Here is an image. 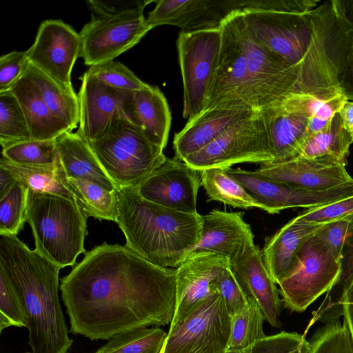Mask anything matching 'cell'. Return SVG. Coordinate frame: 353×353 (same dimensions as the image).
I'll use <instances>...</instances> for the list:
<instances>
[{"mask_svg":"<svg viewBox=\"0 0 353 353\" xmlns=\"http://www.w3.org/2000/svg\"><path fill=\"white\" fill-rule=\"evenodd\" d=\"M175 273L126 245L94 247L61 280L69 332L109 340L127 330L171 323Z\"/></svg>","mask_w":353,"mask_h":353,"instance_id":"cell-1","label":"cell"},{"mask_svg":"<svg viewBox=\"0 0 353 353\" xmlns=\"http://www.w3.org/2000/svg\"><path fill=\"white\" fill-rule=\"evenodd\" d=\"M60 270L17 236L0 234V272L25 308L32 353H68L72 345L59 296Z\"/></svg>","mask_w":353,"mask_h":353,"instance_id":"cell-2","label":"cell"},{"mask_svg":"<svg viewBox=\"0 0 353 353\" xmlns=\"http://www.w3.org/2000/svg\"><path fill=\"white\" fill-rule=\"evenodd\" d=\"M202 215L179 212L142 198L135 189L119 192L116 223L125 245L162 268H178L201 239Z\"/></svg>","mask_w":353,"mask_h":353,"instance_id":"cell-3","label":"cell"},{"mask_svg":"<svg viewBox=\"0 0 353 353\" xmlns=\"http://www.w3.org/2000/svg\"><path fill=\"white\" fill-rule=\"evenodd\" d=\"M88 218L69 199L29 190L27 221L34 236V250L61 269L74 266L77 256L86 254Z\"/></svg>","mask_w":353,"mask_h":353,"instance_id":"cell-4","label":"cell"},{"mask_svg":"<svg viewBox=\"0 0 353 353\" xmlns=\"http://www.w3.org/2000/svg\"><path fill=\"white\" fill-rule=\"evenodd\" d=\"M88 144L119 190L136 189L167 158L122 112Z\"/></svg>","mask_w":353,"mask_h":353,"instance_id":"cell-5","label":"cell"},{"mask_svg":"<svg viewBox=\"0 0 353 353\" xmlns=\"http://www.w3.org/2000/svg\"><path fill=\"white\" fill-rule=\"evenodd\" d=\"M151 2L143 1L134 6L114 8L101 1H88L97 15L79 32V57L84 64L91 67L114 61L137 45L150 30L143 10Z\"/></svg>","mask_w":353,"mask_h":353,"instance_id":"cell-6","label":"cell"},{"mask_svg":"<svg viewBox=\"0 0 353 353\" xmlns=\"http://www.w3.org/2000/svg\"><path fill=\"white\" fill-rule=\"evenodd\" d=\"M233 20L244 58L251 108L259 111L293 94L298 70L254 40L245 26L242 11L234 14Z\"/></svg>","mask_w":353,"mask_h":353,"instance_id":"cell-7","label":"cell"},{"mask_svg":"<svg viewBox=\"0 0 353 353\" xmlns=\"http://www.w3.org/2000/svg\"><path fill=\"white\" fill-rule=\"evenodd\" d=\"M265 125L259 111L230 126L214 141L183 161L201 171L230 168L239 163L274 162Z\"/></svg>","mask_w":353,"mask_h":353,"instance_id":"cell-8","label":"cell"},{"mask_svg":"<svg viewBox=\"0 0 353 353\" xmlns=\"http://www.w3.org/2000/svg\"><path fill=\"white\" fill-rule=\"evenodd\" d=\"M341 261L336 259L316 234L299 250L291 271L278 284L285 308L302 312L336 281Z\"/></svg>","mask_w":353,"mask_h":353,"instance_id":"cell-9","label":"cell"},{"mask_svg":"<svg viewBox=\"0 0 353 353\" xmlns=\"http://www.w3.org/2000/svg\"><path fill=\"white\" fill-rule=\"evenodd\" d=\"M176 46L183 85V117L189 121L205 109L219 57L221 30L181 31Z\"/></svg>","mask_w":353,"mask_h":353,"instance_id":"cell-10","label":"cell"},{"mask_svg":"<svg viewBox=\"0 0 353 353\" xmlns=\"http://www.w3.org/2000/svg\"><path fill=\"white\" fill-rule=\"evenodd\" d=\"M230 320L217 293L170 326L159 353H228Z\"/></svg>","mask_w":353,"mask_h":353,"instance_id":"cell-11","label":"cell"},{"mask_svg":"<svg viewBox=\"0 0 353 353\" xmlns=\"http://www.w3.org/2000/svg\"><path fill=\"white\" fill-rule=\"evenodd\" d=\"M145 18L150 30L162 25L192 32L220 29L234 14L245 10H264L265 0H159Z\"/></svg>","mask_w":353,"mask_h":353,"instance_id":"cell-12","label":"cell"},{"mask_svg":"<svg viewBox=\"0 0 353 353\" xmlns=\"http://www.w3.org/2000/svg\"><path fill=\"white\" fill-rule=\"evenodd\" d=\"M226 170L263 206V210L270 214L279 213L285 209L323 206L353 195L351 184L325 190H307L274 181L255 171L239 168Z\"/></svg>","mask_w":353,"mask_h":353,"instance_id":"cell-13","label":"cell"},{"mask_svg":"<svg viewBox=\"0 0 353 353\" xmlns=\"http://www.w3.org/2000/svg\"><path fill=\"white\" fill-rule=\"evenodd\" d=\"M81 48L80 34L72 26L61 19H48L41 22L34 42L26 52L29 63L73 88L71 74Z\"/></svg>","mask_w":353,"mask_h":353,"instance_id":"cell-14","label":"cell"},{"mask_svg":"<svg viewBox=\"0 0 353 353\" xmlns=\"http://www.w3.org/2000/svg\"><path fill=\"white\" fill-rule=\"evenodd\" d=\"M232 16L221 28V50L204 110L236 107L252 110L244 58Z\"/></svg>","mask_w":353,"mask_h":353,"instance_id":"cell-15","label":"cell"},{"mask_svg":"<svg viewBox=\"0 0 353 353\" xmlns=\"http://www.w3.org/2000/svg\"><path fill=\"white\" fill-rule=\"evenodd\" d=\"M230 264L228 257L210 252H192L180 264L175 273V311L170 325L218 293V281Z\"/></svg>","mask_w":353,"mask_h":353,"instance_id":"cell-16","label":"cell"},{"mask_svg":"<svg viewBox=\"0 0 353 353\" xmlns=\"http://www.w3.org/2000/svg\"><path fill=\"white\" fill-rule=\"evenodd\" d=\"M201 171L166 158L135 189L143 199L179 212L196 214Z\"/></svg>","mask_w":353,"mask_h":353,"instance_id":"cell-17","label":"cell"},{"mask_svg":"<svg viewBox=\"0 0 353 353\" xmlns=\"http://www.w3.org/2000/svg\"><path fill=\"white\" fill-rule=\"evenodd\" d=\"M345 162L332 157H297L282 163L261 164L255 172L274 181L314 190H325L353 182Z\"/></svg>","mask_w":353,"mask_h":353,"instance_id":"cell-18","label":"cell"},{"mask_svg":"<svg viewBox=\"0 0 353 353\" xmlns=\"http://www.w3.org/2000/svg\"><path fill=\"white\" fill-rule=\"evenodd\" d=\"M230 268L250 301L257 305L265 321L272 327H281L279 290L264 263L259 248L254 243L246 246L230 260Z\"/></svg>","mask_w":353,"mask_h":353,"instance_id":"cell-19","label":"cell"},{"mask_svg":"<svg viewBox=\"0 0 353 353\" xmlns=\"http://www.w3.org/2000/svg\"><path fill=\"white\" fill-rule=\"evenodd\" d=\"M77 133L88 143L97 139L113 117L121 112L127 91L110 87L86 70L80 77Z\"/></svg>","mask_w":353,"mask_h":353,"instance_id":"cell-20","label":"cell"},{"mask_svg":"<svg viewBox=\"0 0 353 353\" xmlns=\"http://www.w3.org/2000/svg\"><path fill=\"white\" fill-rule=\"evenodd\" d=\"M123 116L154 145L165 148L171 125L167 100L157 86L127 91L121 106Z\"/></svg>","mask_w":353,"mask_h":353,"instance_id":"cell-21","label":"cell"},{"mask_svg":"<svg viewBox=\"0 0 353 353\" xmlns=\"http://www.w3.org/2000/svg\"><path fill=\"white\" fill-rule=\"evenodd\" d=\"M202 219L201 239L191 253L210 252L231 260L254 243L251 228L242 212L213 210Z\"/></svg>","mask_w":353,"mask_h":353,"instance_id":"cell-22","label":"cell"},{"mask_svg":"<svg viewBox=\"0 0 353 353\" xmlns=\"http://www.w3.org/2000/svg\"><path fill=\"white\" fill-rule=\"evenodd\" d=\"M259 112L274 158L272 163L297 158L310 134V119L288 108L282 100L261 109Z\"/></svg>","mask_w":353,"mask_h":353,"instance_id":"cell-23","label":"cell"},{"mask_svg":"<svg viewBox=\"0 0 353 353\" xmlns=\"http://www.w3.org/2000/svg\"><path fill=\"white\" fill-rule=\"evenodd\" d=\"M254 111L246 108H215L204 110L175 134L173 147L175 159L187 157L208 145L230 126L249 117Z\"/></svg>","mask_w":353,"mask_h":353,"instance_id":"cell-24","label":"cell"},{"mask_svg":"<svg viewBox=\"0 0 353 353\" xmlns=\"http://www.w3.org/2000/svg\"><path fill=\"white\" fill-rule=\"evenodd\" d=\"M326 224L307 222L297 215L266 239L263 259L277 285L292 269L297 253L304 243Z\"/></svg>","mask_w":353,"mask_h":353,"instance_id":"cell-25","label":"cell"},{"mask_svg":"<svg viewBox=\"0 0 353 353\" xmlns=\"http://www.w3.org/2000/svg\"><path fill=\"white\" fill-rule=\"evenodd\" d=\"M10 90L23 111L32 139L53 140L66 132H72L65 123L52 113L28 68Z\"/></svg>","mask_w":353,"mask_h":353,"instance_id":"cell-26","label":"cell"},{"mask_svg":"<svg viewBox=\"0 0 353 353\" xmlns=\"http://www.w3.org/2000/svg\"><path fill=\"white\" fill-rule=\"evenodd\" d=\"M60 164L66 177L84 179L110 191L119 190L108 176L88 143L77 132H66L56 139Z\"/></svg>","mask_w":353,"mask_h":353,"instance_id":"cell-27","label":"cell"},{"mask_svg":"<svg viewBox=\"0 0 353 353\" xmlns=\"http://www.w3.org/2000/svg\"><path fill=\"white\" fill-rule=\"evenodd\" d=\"M28 70L44 101L58 119L72 130L79 123V98L73 88H70L52 78L30 63Z\"/></svg>","mask_w":353,"mask_h":353,"instance_id":"cell-28","label":"cell"},{"mask_svg":"<svg viewBox=\"0 0 353 353\" xmlns=\"http://www.w3.org/2000/svg\"><path fill=\"white\" fill-rule=\"evenodd\" d=\"M65 185L75 202L88 216L116 222L119 210V192L110 191L84 179L65 178Z\"/></svg>","mask_w":353,"mask_h":353,"instance_id":"cell-29","label":"cell"},{"mask_svg":"<svg viewBox=\"0 0 353 353\" xmlns=\"http://www.w3.org/2000/svg\"><path fill=\"white\" fill-rule=\"evenodd\" d=\"M353 139L345 130L339 112L336 113L321 130L310 134L298 157L318 158L332 157L346 163Z\"/></svg>","mask_w":353,"mask_h":353,"instance_id":"cell-30","label":"cell"},{"mask_svg":"<svg viewBox=\"0 0 353 353\" xmlns=\"http://www.w3.org/2000/svg\"><path fill=\"white\" fill-rule=\"evenodd\" d=\"M201 185L209 200L216 201L234 208H259L263 206L226 169L210 168L201 171Z\"/></svg>","mask_w":353,"mask_h":353,"instance_id":"cell-31","label":"cell"},{"mask_svg":"<svg viewBox=\"0 0 353 353\" xmlns=\"http://www.w3.org/2000/svg\"><path fill=\"white\" fill-rule=\"evenodd\" d=\"M0 165L11 171L31 191L59 195L75 202L65 185V175L61 164L50 167L24 166L14 164L2 157Z\"/></svg>","mask_w":353,"mask_h":353,"instance_id":"cell-32","label":"cell"},{"mask_svg":"<svg viewBox=\"0 0 353 353\" xmlns=\"http://www.w3.org/2000/svg\"><path fill=\"white\" fill-rule=\"evenodd\" d=\"M353 281V220L346 240L341 261L340 274L327 292L321 305L314 312L310 323L316 322L327 323L340 319L343 316L342 301L344 293Z\"/></svg>","mask_w":353,"mask_h":353,"instance_id":"cell-33","label":"cell"},{"mask_svg":"<svg viewBox=\"0 0 353 353\" xmlns=\"http://www.w3.org/2000/svg\"><path fill=\"white\" fill-rule=\"evenodd\" d=\"M230 317L228 353H251L255 344L265 336L262 312L250 301L247 307Z\"/></svg>","mask_w":353,"mask_h":353,"instance_id":"cell-34","label":"cell"},{"mask_svg":"<svg viewBox=\"0 0 353 353\" xmlns=\"http://www.w3.org/2000/svg\"><path fill=\"white\" fill-rule=\"evenodd\" d=\"M347 101L348 100L341 92L326 99L292 93L282 100L288 108L303 114L310 119V134L319 132L325 126Z\"/></svg>","mask_w":353,"mask_h":353,"instance_id":"cell-35","label":"cell"},{"mask_svg":"<svg viewBox=\"0 0 353 353\" xmlns=\"http://www.w3.org/2000/svg\"><path fill=\"white\" fill-rule=\"evenodd\" d=\"M166 336L157 327L132 329L111 338L93 353H159Z\"/></svg>","mask_w":353,"mask_h":353,"instance_id":"cell-36","label":"cell"},{"mask_svg":"<svg viewBox=\"0 0 353 353\" xmlns=\"http://www.w3.org/2000/svg\"><path fill=\"white\" fill-rule=\"evenodd\" d=\"M23 111L11 90L0 92V143L2 149L31 140Z\"/></svg>","mask_w":353,"mask_h":353,"instance_id":"cell-37","label":"cell"},{"mask_svg":"<svg viewBox=\"0 0 353 353\" xmlns=\"http://www.w3.org/2000/svg\"><path fill=\"white\" fill-rule=\"evenodd\" d=\"M2 157L24 166L50 167L60 165L56 139L35 140L18 143L2 149Z\"/></svg>","mask_w":353,"mask_h":353,"instance_id":"cell-38","label":"cell"},{"mask_svg":"<svg viewBox=\"0 0 353 353\" xmlns=\"http://www.w3.org/2000/svg\"><path fill=\"white\" fill-rule=\"evenodd\" d=\"M29 188L18 180L0 197V234L17 236L27 221Z\"/></svg>","mask_w":353,"mask_h":353,"instance_id":"cell-39","label":"cell"},{"mask_svg":"<svg viewBox=\"0 0 353 353\" xmlns=\"http://www.w3.org/2000/svg\"><path fill=\"white\" fill-rule=\"evenodd\" d=\"M310 353H353V341L339 319L325 323L311 337Z\"/></svg>","mask_w":353,"mask_h":353,"instance_id":"cell-40","label":"cell"},{"mask_svg":"<svg viewBox=\"0 0 353 353\" xmlns=\"http://www.w3.org/2000/svg\"><path fill=\"white\" fill-rule=\"evenodd\" d=\"M88 71L100 81L121 90H137L148 85L119 61H110L91 66Z\"/></svg>","mask_w":353,"mask_h":353,"instance_id":"cell-41","label":"cell"},{"mask_svg":"<svg viewBox=\"0 0 353 353\" xmlns=\"http://www.w3.org/2000/svg\"><path fill=\"white\" fill-rule=\"evenodd\" d=\"M22 301L5 275L0 272V332L8 327H27Z\"/></svg>","mask_w":353,"mask_h":353,"instance_id":"cell-42","label":"cell"},{"mask_svg":"<svg viewBox=\"0 0 353 353\" xmlns=\"http://www.w3.org/2000/svg\"><path fill=\"white\" fill-rule=\"evenodd\" d=\"M310 344L297 332H281L265 336L254 346L251 353H310Z\"/></svg>","mask_w":353,"mask_h":353,"instance_id":"cell-43","label":"cell"},{"mask_svg":"<svg viewBox=\"0 0 353 353\" xmlns=\"http://www.w3.org/2000/svg\"><path fill=\"white\" fill-rule=\"evenodd\" d=\"M217 292L223 299L230 316L244 310L251 301L238 283L230 266L223 271L218 281Z\"/></svg>","mask_w":353,"mask_h":353,"instance_id":"cell-44","label":"cell"},{"mask_svg":"<svg viewBox=\"0 0 353 353\" xmlns=\"http://www.w3.org/2000/svg\"><path fill=\"white\" fill-rule=\"evenodd\" d=\"M353 214L327 223L316 234L333 256L341 261L343 250L349 235Z\"/></svg>","mask_w":353,"mask_h":353,"instance_id":"cell-45","label":"cell"},{"mask_svg":"<svg viewBox=\"0 0 353 353\" xmlns=\"http://www.w3.org/2000/svg\"><path fill=\"white\" fill-rule=\"evenodd\" d=\"M353 214V196L328 205L306 209L299 215L305 221L327 223Z\"/></svg>","mask_w":353,"mask_h":353,"instance_id":"cell-46","label":"cell"},{"mask_svg":"<svg viewBox=\"0 0 353 353\" xmlns=\"http://www.w3.org/2000/svg\"><path fill=\"white\" fill-rule=\"evenodd\" d=\"M29 61L26 51H12L0 57V92L10 90L26 71Z\"/></svg>","mask_w":353,"mask_h":353,"instance_id":"cell-47","label":"cell"},{"mask_svg":"<svg viewBox=\"0 0 353 353\" xmlns=\"http://www.w3.org/2000/svg\"><path fill=\"white\" fill-rule=\"evenodd\" d=\"M339 89L348 101H353V47L340 79Z\"/></svg>","mask_w":353,"mask_h":353,"instance_id":"cell-48","label":"cell"},{"mask_svg":"<svg viewBox=\"0 0 353 353\" xmlns=\"http://www.w3.org/2000/svg\"><path fill=\"white\" fill-rule=\"evenodd\" d=\"M343 316L353 341V281L345 290L343 301Z\"/></svg>","mask_w":353,"mask_h":353,"instance_id":"cell-49","label":"cell"},{"mask_svg":"<svg viewBox=\"0 0 353 353\" xmlns=\"http://www.w3.org/2000/svg\"><path fill=\"white\" fill-rule=\"evenodd\" d=\"M339 114L345 130L353 139V101H345L339 111Z\"/></svg>","mask_w":353,"mask_h":353,"instance_id":"cell-50","label":"cell"},{"mask_svg":"<svg viewBox=\"0 0 353 353\" xmlns=\"http://www.w3.org/2000/svg\"><path fill=\"white\" fill-rule=\"evenodd\" d=\"M17 181L11 171L0 165V197L6 194Z\"/></svg>","mask_w":353,"mask_h":353,"instance_id":"cell-51","label":"cell"},{"mask_svg":"<svg viewBox=\"0 0 353 353\" xmlns=\"http://www.w3.org/2000/svg\"><path fill=\"white\" fill-rule=\"evenodd\" d=\"M342 9L347 20L353 25V0H340Z\"/></svg>","mask_w":353,"mask_h":353,"instance_id":"cell-52","label":"cell"},{"mask_svg":"<svg viewBox=\"0 0 353 353\" xmlns=\"http://www.w3.org/2000/svg\"><path fill=\"white\" fill-rule=\"evenodd\" d=\"M26 353H31V352H26Z\"/></svg>","mask_w":353,"mask_h":353,"instance_id":"cell-53","label":"cell"}]
</instances>
